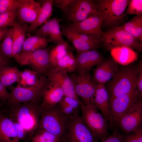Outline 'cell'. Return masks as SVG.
I'll return each instance as SVG.
<instances>
[{
  "instance_id": "d6a6232c",
  "label": "cell",
  "mask_w": 142,
  "mask_h": 142,
  "mask_svg": "<svg viewBox=\"0 0 142 142\" xmlns=\"http://www.w3.org/2000/svg\"><path fill=\"white\" fill-rule=\"evenodd\" d=\"M17 7L0 13V28L13 27L16 21Z\"/></svg>"
},
{
  "instance_id": "cb8c5ba5",
  "label": "cell",
  "mask_w": 142,
  "mask_h": 142,
  "mask_svg": "<svg viewBox=\"0 0 142 142\" xmlns=\"http://www.w3.org/2000/svg\"><path fill=\"white\" fill-rule=\"evenodd\" d=\"M53 1H42L41 9L35 21L28 27L27 33H31L49 20L52 14Z\"/></svg>"
},
{
  "instance_id": "484cf974",
  "label": "cell",
  "mask_w": 142,
  "mask_h": 142,
  "mask_svg": "<svg viewBox=\"0 0 142 142\" xmlns=\"http://www.w3.org/2000/svg\"><path fill=\"white\" fill-rule=\"evenodd\" d=\"M13 48L12 57L21 53L26 40V34L28 27L26 24H21L16 22L12 27Z\"/></svg>"
},
{
  "instance_id": "277c9868",
  "label": "cell",
  "mask_w": 142,
  "mask_h": 142,
  "mask_svg": "<svg viewBox=\"0 0 142 142\" xmlns=\"http://www.w3.org/2000/svg\"><path fill=\"white\" fill-rule=\"evenodd\" d=\"M48 82L46 75H43L32 85L23 87L18 84L16 87L11 86L7 102L9 106L30 102L41 103L43 92Z\"/></svg>"
},
{
  "instance_id": "2e32d148",
  "label": "cell",
  "mask_w": 142,
  "mask_h": 142,
  "mask_svg": "<svg viewBox=\"0 0 142 142\" xmlns=\"http://www.w3.org/2000/svg\"><path fill=\"white\" fill-rule=\"evenodd\" d=\"M45 75L49 80L59 85L64 95L80 100L76 95L72 81L65 71L57 67H52Z\"/></svg>"
},
{
  "instance_id": "1f68e13d",
  "label": "cell",
  "mask_w": 142,
  "mask_h": 142,
  "mask_svg": "<svg viewBox=\"0 0 142 142\" xmlns=\"http://www.w3.org/2000/svg\"><path fill=\"white\" fill-rule=\"evenodd\" d=\"M13 29L10 28L0 45V50L6 57L10 59L12 58Z\"/></svg>"
},
{
  "instance_id": "bcb514c9",
  "label": "cell",
  "mask_w": 142,
  "mask_h": 142,
  "mask_svg": "<svg viewBox=\"0 0 142 142\" xmlns=\"http://www.w3.org/2000/svg\"><path fill=\"white\" fill-rule=\"evenodd\" d=\"M10 29L9 27L0 28V41L5 37Z\"/></svg>"
},
{
  "instance_id": "7402d4cb",
  "label": "cell",
  "mask_w": 142,
  "mask_h": 142,
  "mask_svg": "<svg viewBox=\"0 0 142 142\" xmlns=\"http://www.w3.org/2000/svg\"><path fill=\"white\" fill-rule=\"evenodd\" d=\"M60 27L63 36H65L67 40L72 44L76 49L77 54L100 47L98 43L86 42L77 37L65 25L60 24Z\"/></svg>"
},
{
  "instance_id": "e575fe53",
  "label": "cell",
  "mask_w": 142,
  "mask_h": 142,
  "mask_svg": "<svg viewBox=\"0 0 142 142\" xmlns=\"http://www.w3.org/2000/svg\"><path fill=\"white\" fill-rule=\"evenodd\" d=\"M32 138L38 139L63 141V139L42 129H38Z\"/></svg>"
},
{
  "instance_id": "9c48e42d",
  "label": "cell",
  "mask_w": 142,
  "mask_h": 142,
  "mask_svg": "<svg viewBox=\"0 0 142 142\" xmlns=\"http://www.w3.org/2000/svg\"><path fill=\"white\" fill-rule=\"evenodd\" d=\"M50 49L46 47L32 52H21L14 58L21 64L30 65L40 76L45 75L52 67L49 60Z\"/></svg>"
},
{
  "instance_id": "d590c367",
  "label": "cell",
  "mask_w": 142,
  "mask_h": 142,
  "mask_svg": "<svg viewBox=\"0 0 142 142\" xmlns=\"http://www.w3.org/2000/svg\"><path fill=\"white\" fill-rule=\"evenodd\" d=\"M123 142H142V127L124 135Z\"/></svg>"
},
{
  "instance_id": "7bdbcfd3",
  "label": "cell",
  "mask_w": 142,
  "mask_h": 142,
  "mask_svg": "<svg viewBox=\"0 0 142 142\" xmlns=\"http://www.w3.org/2000/svg\"><path fill=\"white\" fill-rule=\"evenodd\" d=\"M58 105L62 112L68 116L73 115L76 111H79L75 110L72 108L60 103Z\"/></svg>"
},
{
  "instance_id": "836d02e7",
  "label": "cell",
  "mask_w": 142,
  "mask_h": 142,
  "mask_svg": "<svg viewBox=\"0 0 142 142\" xmlns=\"http://www.w3.org/2000/svg\"><path fill=\"white\" fill-rule=\"evenodd\" d=\"M125 14L142 16V0H131L129 1Z\"/></svg>"
},
{
  "instance_id": "f546056e",
  "label": "cell",
  "mask_w": 142,
  "mask_h": 142,
  "mask_svg": "<svg viewBox=\"0 0 142 142\" xmlns=\"http://www.w3.org/2000/svg\"><path fill=\"white\" fill-rule=\"evenodd\" d=\"M70 46L68 42L65 44L56 45L50 50L49 53L50 64L55 67L58 61L70 51Z\"/></svg>"
},
{
  "instance_id": "d4e9b609",
  "label": "cell",
  "mask_w": 142,
  "mask_h": 142,
  "mask_svg": "<svg viewBox=\"0 0 142 142\" xmlns=\"http://www.w3.org/2000/svg\"><path fill=\"white\" fill-rule=\"evenodd\" d=\"M113 59L122 65H126L136 60L138 58L137 52L126 46L114 48L110 51Z\"/></svg>"
},
{
  "instance_id": "c3c4849f",
  "label": "cell",
  "mask_w": 142,
  "mask_h": 142,
  "mask_svg": "<svg viewBox=\"0 0 142 142\" xmlns=\"http://www.w3.org/2000/svg\"><path fill=\"white\" fill-rule=\"evenodd\" d=\"M1 102H0V106H1Z\"/></svg>"
},
{
  "instance_id": "8992f818",
  "label": "cell",
  "mask_w": 142,
  "mask_h": 142,
  "mask_svg": "<svg viewBox=\"0 0 142 142\" xmlns=\"http://www.w3.org/2000/svg\"><path fill=\"white\" fill-rule=\"evenodd\" d=\"M80 109L83 120L95 137L101 141L104 140L108 135L109 126L93 101L84 104L81 101Z\"/></svg>"
},
{
  "instance_id": "b9f144b4",
  "label": "cell",
  "mask_w": 142,
  "mask_h": 142,
  "mask_svg": "<svg viewBox=\"0 0 142 142\" xmlns=\"http://www.w3.org/2000/svg\"><path fill=\"white\" fill-rule=\"evenodd\" d=\"M73 0H54L53 6L62 11L64 13Z\"/></svg>"
},
{
  "instance_id": "f1b7e54d",
  "label": "cell",
  "mask_w": 142,
  "mask_h": 142,
  "mask_svg": "<svg viewBox=\"0 0 142 142\" xmlns=\"http://www.w3.org/2000/svg\"><path fill=\"white\" fill-rule=\"evenodd\" d=\"M48 39L45 37L35 35L26 39L21 52L34 51L46 48L49 43Z\"/></svg>"
},
{
  "instance_id": "44dd1931",
  "label": "cell",
  "mask_w": 142,
  "mask_h": 142,
  "mask_svg": "<svg viewBox=\"0 0 142 142\" xmlns=\"http://www.w3.org/2000/svg\"><path fill=\"white\" fill-rule=\"evenodd\" d=\"M0 142H21L13 122L0 110Z\"/></svg>"
},
{
  "instance_id": "8d00e7d4",
  "label": "cell",
  "mask_w": 142,
  "mask_h": 142,
  "mask_svg": "<svg viewBox=\"0 0 142 142\" xmlns=\"http://www.w3.org/2000/svg\"><path fill=\"white\" fill-rule=\"evenodd\" d=\"M81 102V100L64 95L59 103L65 104L75 110H79L80 109Z\"/></svg>"
},
{
  "instance_id": "7c38bea8",
  "label": "cell",
  "mask_w": 142,
  "mask_h": 142,
  "mask_svg": "<svg viewBox=\"0 0 142 142\" xmlns=\"http://www.w3.org/2000/svg\"><path fill=\"white\" fill-rule=\"evenodd\" d=\"M98 12L95 3L91 0H73L64 13L69 22H79Z\"/></svg>"
},
{
  "instance_id": "5b68a950",
  "label": "cell",
  "mask_w": 142,
  "mask_h": 142,
  "mask_svg": "<svg viewBox=\"0 0 142 142\" xmlns=\"http://www.w3.org/2000/svg\"><path fill=\"white\" fill-rule=\"evenodd\" d=\"M68 122V116L62 112L58 104L42 109L38 129H44L63 139Z\"/></svg>"
},
{
  "instance_id": "4fadbf2b",
  "label": "cell",
  "mask_w": 142,
  "mask_h": 142,
  "mask_svg": "<svg viewBox=\"0 0 142 142\" xmlns=\"http://www.w3.org/2000/svg\"><path fill=\"white\" fill-rule=\"evenodd\" d=\"M103 22V17L98 11L93 16L83 21L75 23L69 22L65 25L99 42L101 40L103 33L101 30Z\"/></svg>"
},
{
  "instance_id": "9a60e30c",
  "label": "cell",
  "mask_w": 142,
  "mask_h": 142,
  "mask_svg": "<svg viewBox=\"0 0 142 142\" xmlns=\"http://www.w3.org/2000/svg\"><path fill=\"white\" fill-rule=\"evenodd\" d=\"M62 20V18L55 16L33 32L35 35L46 37L49 42L56 45L65 43L68 41L64 39L60 27Z\"/></svg>"
},
{
  "instance_id": "f6af8a7d",
  "label": "cell",
  "mask_w": 142,
  "mask_h": 142,
  "mask_svg": "<svg viewBox=\"0 0 142 142\" xmlns=\"http://www.w3.org/2000/svg\"><path fill=\"white\" fill-rule=\"evenodd\" d=\"M9 59L3 55L0 50V68L7 66Z\"/></svg>"
},
{
  "instance_id": "74e56055",
  "label": "cell",
  "mask_w": 142,
  "mask_h": 142,
  "mask_svg": "<svg viewBox=\"0 0 142 142\" xmlns=\"http://www.w3.org/2000/svg\"><path fill=\"white\" fill-rule=\"evenodd\" d=\"M13 122L20 140L23 141L24 142H29L31 138L27 130L19 124Z\"/></svg>"
},
{
  "instance_id": "83f0119b",
  "label": "cell",
  "mask_w": 142,
  "mask_h": 142,
  "mask_svg": "<svg viewBox=\"0 0 142 142\" xmlns=\"http://www.w3.org/2000/svg\"><path fill=\"white\" fill-rule=\"evenodd\" d=\"M121 26L142 43V16H134Z\"/></svg>"
},
{
  "instance_id": "5bb4252c",
  "label": "cell",
  "mask_w": 142,
  "mask_h": 142,
  "mask_svg": "<svg viewBox=\"0 0 142 142\" xmlns=\"http://www.w3.org/2000/svg\"><path fill=\"white\" fill-rule=\"evenodd\" d=\"M142 101L139 100L119 119L114 128L123 134L134 131L142 126Z\"/></svg>"
},
{
  "instance_id": "d6986e66",
  "label": "cell",
  "mask_w": 142,
  "mask_h": 142,
  "mask_svg": "<svg viewBox=\"0 0 142 142\" xmlns=\"http://www.w3.org/2000/svg\"><path fill=\"white\" fill-rule=\"evenodd\" d=\"M118 67L117 63L113 59H104L93 70V78L98 84H105L112 78Z\"/></svg>"
},
{
  "instance_id": "ab89813d",
  "label": "cell",
  "mask_w": 142,
  "mask_h": 142,
  "mask_svg": "<svg viewBox=\"0 0 142 142\" xmlns=\"http://www.w3.org/2000/svg\"><path fill=\"white\" fill-rule=\"evenodd\" d=\"M124 134L120 133L115 128L111 135L108 136L101 142H123Z\"/></svg>"
},
{
  "instance_id": "4dcf8cb0",
  "label": "cell",
  "mask_w": 142,
  "mask_h": 142,
  "mask_svg": "<svg viewBox=\"0 0 142 142\" xmlns=\"http://www.w3.org/2000/svg\"><path fill=\"white\" fill-rule=\"evenodd\" d=\"M55 67L65 71L67 73L75 72L76 70L75 58L73 52L70 50L57 62Z\"/></svg>"
},
{
  "instance_id": "30bf717a",
  "label": "cell",
  "mask_w": 142,
  "mask_h": 142,
  "mask_svg": "<svg viewBox=\"0 0 142 142\" xmlns=\"http://www.w3.org/2000/svg\"><path fill=\"white\" fill-rule=\"evenodd\" d=\"M139 100L136 89L127 94L109 100V128H114L120 118Z\"/></svg>"
},
{
  "instance_id": "52a82bcc",
  "label": "cell",
  "mask_w": 142,
  "mask_h": 142,
  "mask_svg": "<svg viewBox=\"0 0 142 142\" xmlns=\"http://www.w3.org/2000/svg\"><path fill=\"white\" fill-rule=\"evenodd\" d=\"M101 41L103 43L107 51L121 46L127 47L139 52L142 50V43L124 30L121 26L103 32Z\"/></svg>"
},
{
  "instance_id": "603a6c76",
  "label": "cell",
  "mask_w": 142,
  "mask_h": 142,
  "mask_svg": "<svg viewBox=\"0 0 142 142\" xmlns=\"http://www.w3.org/2000/svg\"><path fill=\"white\" fill-rule=\"evenodd\" d=\"M94 103L98 109L107 121L110 116L109 97L105 84H98L93 99Z\"/></svg>"
},
{
  "instance_id": "8fae6325",
  "label": "cell",
  "mask_w": 142,
  "mask_h": 142,
  "mask_svg": "<svg viewBox=\"0 0 142 142\" xmlns=\"http://www.w3.org/2000/svg\"><path fill=\"white\" fill-rule=\"evenodd\" d=\"M69 75L76 95L81 99L83 103L85 104L93 101L98 83L94 80L90 72L82 74L74 72Z\"/></svg>"
},
{
  "instance_id": "ffe728a7",
  "label": "cell",
  "mask_w": 142,
  "mask_h": 142,
  "mask_svg": "<svg viewBox=\"0 0 142 142\" xmlns=\"http://www.w3.org/2000/svg\"><path fill=\"white\" fill-rule=\"evenodd\" d=\"M64 96L63 91L56 83L49 80L42 95V108L58 105Z\"/></svg>"
},
{
  "instance_id": "7dc6e473",
  "label": "cell",
  "mask_w": 142,
  "mask_h": 142,
  "mask_svg": "<svg viewBox=\"0 0 142 142\" xmlns=\"http://www.w3.org/2000/svg\"><path fill=\"white\" fill-rule=\"evenodd\" d=\"M29 142H62L60 141L38 139L31 138Z\"/></svg>"
},
{
  "instance_id": "6da1fadb",
  "label": "cell",
  "mask_w": 142,
  "mask_h": 142,
  "mask_svg": "<svg viewBox=\"0 0 142 142\" xmlns=\"http://www.w3.org/2000/svg\"><path fill=\"white\" fill-rule=\"evenodd\" d=\"M9 106L8 117L26 129L31 139L38 128L42 110L41 103L30 102Z\"/></svg>"
},
{
  "instance_id": "3957f363",
  "label": "cell",
  "mask_w": 142,
  "mask_h": 142,
  "mask_svg": "<svg viewBox=\"0 0 142 142\" xmlns=\"http://www.w3.org/2000/svg\"><path fill=\"white\" fill-rule=\"evenodd\" d=\"M95 3L103 18V25L110 28L122 26L128 20L125 14L129 0H98Z\"/></svg>"
},
{
  "instance_id": "f35d334b",
  "label": "cell",
  "mask_w": 142,
  "mask_h": 142,
  "mask_svg": "<svg viewBox=\"0 0 142 142\" xmlns=\"http://www.w3.org/2000/svg\"><path fill=\"white\" fill-rule=\"evenodd\" d=\"M18 0H0V13L17 7Z\"/></svg>"
},
{
  "instance_id": "ee69618b",
  "label": "cell",
  "mask_w": 142,
  "mask_h": 142,
  "mask_svg": "<svg viewBox=\"0 0 142 142\" xmlns=\"http://www.w3.org/2000/svg\"><path fill=\"white\" fill-rule=\"evenodd\" d=\"M9 92L3 84L0 79V101L7 102L9 96Z\"/></svg>"
},
{
  "instance_id": "60d3db41",
  "label": "cell",
  "mask_w": 142,
  "mask_h": 142,
  "mask_svg": "<svg viewBox=\"0 0 142 142\" xmlns=\"http://www.w3.org/2000/svg\"><path fill=\"white\" fill-rule=\"evenodd\" d=\"M139 69L136 83V89L137 91L139 100L142 98V62L139 63Z\"/></svg>"
},
{
  "instance_id": "4316f807",
  "label": "cell",
  "mask_w": 142,
  "mask_h": 142,
  "mask_svg": "<svg viewBox=\"0 0 142 142\" xmlns=\"http://www.w3.org/2000/svg\"><path fill=\"white\" fill-rule=\"evenodd\" d=\"M22 72L16 67H3L0 68V79L7 88L15 83H19Z\"/></svg>"
},
{
  "instance_id": "ba28073f",
  "label": "cell",
  "mask_w": 142,
  "mask_h": 142,
  "mask_svg": "<svg viewBox=\"0 0 142 142\" xmlns=\"http://www.w3.org/2000/svg\"><path fill=\"white\" fill-rule=\"evenodd\" d=\"M79 112L77 111L68 116V129L63 142H97V139L85 124Z\"/></svg>"
},
{
  "instance_id": "ac0fdd59",
  "label": "cell",
  "mask_w": 142,
  "mask_h": 142,
  "mask_svg": "<svg viewBox=\"0 0 142 142\" xmlns=\"http://www.w3.org/2000/svg\"><path fill=\"white\" fill-rule=\"evenodd\" d=\"M75 58V72L81 74L90 72L92 67L105 59L97 49L77 54Z\"/></svg>"
},
{
  "instance_id": "7a4b0ae2",
  "label": "cell",
  "mask_w": 142,
  "mask_h": 142,
  "mask_svg": "<svg viewBox=\"0 0 142 142\" xmlns=\"http://www.w3.org/2000/svg\"><path fill=\"white\" fill-rule=\"evenodd\" d=\"M139 64H129L118 67L106 88L109 100L127 94L136 89Z\"/></svg>"
},
{
  "instance_id": "e0dca14e",
  "label": "cell",
  "mask_w": 142,
  "mask_h": 142,
  "mask_svg": "<svg viewBox=\"0 0 142 142\" xmlns=\"http://www.w3.org/2000/svg\"><path fill=\"white\" fill-rule=\"evenodd\" d=\"M40 3L33 0H18L16 17L20 24L33 23L41 9Z\"/></svg>"
}]
</instances>
